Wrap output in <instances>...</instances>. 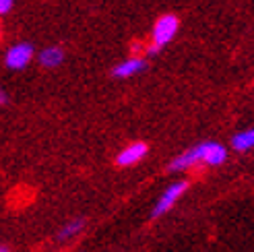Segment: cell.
<instances>
[{
  "label": "cell",
  "mask_w": 254,
  "mask_h": 252,
  "mask_svg": "<svg viewBox=\"0 0 254 252\" xmlns=\"http://www.w3.org/2000/svg\"><path fill=\"white\" fill-rule=\"evenodd\" d=\"M186 188H188V182L186 180H178V182L170 184L166 190H163V194L155 200V207H153V211H151V217L157 219V217L163 215V213H168L178 203V198H180L186 192Z\"/></svg>",
  "instance_id": "obj_4"
},
{
  "label": "cell",
  "mask_w": 254,
  "mask_h": 252,
  "mask_svg": "<svg viewBox=\"0 0 254 252\" xmlns=\"http://www.w3.org/2000/svg\"><path fill=\"white\" fill-rule=\"evenodd\" d=\"M83 228H85V219H72V221H68V223L62 225V230L58 232L56 240L66 242V240H70V238H74L77 234H81Z\"/></svg>",
  "instance_id": "obj_8"
},
{
  "label": "cell",
  "mask_w": 254,
  "mask_h": 252,
  "mask_svg": "<svg viewBox=\"0 0 254 252\" xmlns=\"http://www.w3.org/2000/svg\"><path fill=\"white\" fill-rule=\"evenodd\" d=\"M33 54H35V50L29 42H17L6 50L4 64L10 70H23L29 66V62L33 60Z\"/></svg>",
  "instance_id": "obj_3"
},
{
  "label": "cell",
  "mask_w": 254,
  "mask_h": 252,
  "mask_svg": "<svg viewBox=\"0 0 254 252\" xmlns=\"http://www.w3.org/2000/svg\"><path fill=\"white\" fill-rule=\"evenodd\" d=\"M147 151H149V147H147L143 141H136V143L126 145V147L120 151V153L116 155V166H120V168H130V166H134V163H138V161L145 159Z\"/></svg>",
  "instance_id": "obj_5"
},
{
  "label": "cell",
  "mask_w": 254,
  "mask_h": 252,
  "mask_svg": "<svg viewBox=\"0 0 254 252\" xmlns=\"http://www.w3.org/2000/svg\"><path fill=\"white\" fill-rule=\"evenodd\" d=\"M0 252H10V250H8V248H6L4 244H2V246H0Z\"/></svg>",
  "instance_id": "obj_12"
},
{
  "label": "cell",
  "mask_w": 254,
  "mask_h": 252,
  "mask_svg": "<svg viewBox=\"0 0 254 252\" xmlns=\"http://www.w3.org/2000/svg\"><path fill=\"white\" fill-rule=\"evenodd\" d=\"M6 99H8V95L4 91H0V104H6Z\"/></svg>",
  "instance_id": "obj_11"
},
{
  "label": "cell",
  "mask_w": 254,
  "mask_h": 252,
  "mask_svg": "<svg viewBox=\"0 0 254 252\" xmlns=\"http://www.w3.org/2000/svg\"><path fill=\"white\" fill-rule=\"evenodd\" d=\"M232 147L236 151H248L254 147V126L252 128H246L242 132H238L234 138H232Z\"/></svg>",
  "instance_id": "obj_9"
},
{
  "label": "cell",
  "mask_w": 254,
  "mask_h": 252,
  "mask_svg": "<svg viewBox=\"0 0 254 252\" xmlns=\"http://www.w3.org/2000/svg\"><path fill=\"white\" fill-rule=\"evenodd\" d=\"M178 29H180V21H178L176 15H161L155 21L153 29H151V44L161 50L174 40Z\"/></svg>",
  "instance_id": "obj_2"
},
{
  "label": "cell",
  "mask_w": 254,
  "mask_h": 252,
  "mask_svg": "<svg viewBox=\"0 0 254 252\" xmlns=\"http://www.w3.org/2000/svg\"><path fill=\"white\" fill-rule=\"evenodd\" d=\"M225 161H227V149L221 143L205 141V143L190 147L188 151H184V153H180L178 157H174L170 163V170L172 172H186L190 168L198 166V163H205V166L215 168V166H221Z\"/></svg>",
  "instance_id": "obj_1"
},
{
  "label": "cell",
  "mask_w": 254,
  "mask_h": 252,
  "mask_svg": "<svg viewBox=\"0 0 254 252\" xmlns=\"http://www.w3.org/2000/svg\"><path fill=\"white\" fill-rule=\"evenodd\" d=\"M147 68V60L143 56H132V58H126L122 60L120 64L114 66L112 74L116 79H128V77H134V74L143 72Z\"/></svg>",
  "instance_id": "obj_6"
},
{
  "label": "cell",
  "mask_w": 254,
  "mask_h": 252,
  "mask_svg": "<svg viewBox=\"0 0 254 252\" xmlns=\"http://www.w3.org/2000/svg\"><path fill=\"white\" fill-rule=\"evenodd\" d=\"M64 62V50L60 46H48L40 52V64L44 68H56Z\"/></svg>",
  "instance_id": "obj_7"
},
{
  "label": "cell",
  "mask_w": 254,
  "mask_h": 252,
  "mask_svg": "<svg viewBox=\"0 0 254 252\" xmlns=\"http://www.w3.org/2000/svg\"><path fill=\"white\" fill-rule=\"evenodd\" d=\"M15 6V0H0V15H8Z\"/></svg>",
  "instance_id": "obj_10"
}]
</instances>
